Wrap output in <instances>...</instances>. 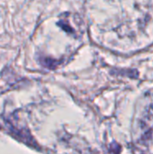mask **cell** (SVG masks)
Returning <instances> with one entry per match:
<instances>
[{
  "label": "cell",
  "mask_w": 153,
  "mask_h": 154,
  "mask_svg": "<svg viewBox=\"0 0 153 154\" xmlns=\"http://www.w3.org/2000/svg\"><path fill=\"white\" fill-rule=\"evenodd\" d=\"M134 135L140 145L149 146L153 143V90L147 92L138 102Z\"/></svg>",
  "instance_id": "obj_1"
},
{
  "label": "cell",
  "mask_w": 153,
  "mask_h": 154,
  "mask_svg": "<svg viewBox=\"0 0 153 154\" xmlns=\"http://www.w3.org/2000/svg\"><path fill=\"white\" fill-rule=\"evenodd\" d=\"M40 62L43 67H45L47 69H55L60 63L56 60L50 59V58H42L40 60Z\"/></svg>",
  "instance_id": "obj_2"
}]
</instances>
